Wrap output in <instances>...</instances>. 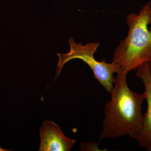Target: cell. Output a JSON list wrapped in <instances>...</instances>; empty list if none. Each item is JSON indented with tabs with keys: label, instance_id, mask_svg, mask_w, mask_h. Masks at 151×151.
<instances>
[{
	"label": "cell",
	"instance_id": "cell-4",
	"mask_svg": "<svg viewBox=\"0 0 151 151\" xmlns=\"http://www.w3.org/2000/svg\"><path fill=\"white\" fill-rule=\"evenodd\" d=\"M40 134L39 151H70L76 142L63 134L58 124L47 119L42 123Z\"/></svg>",
	"mask_w": 151,
	"mask_h": 151
},
{
	"label": "cell",
	"instance_id": "cell-1",
	"mask_svg": "<svg viewBox=\"0 0 151 151\" xmlns=\"http://www.w3.org/2000/svg\"><path fill=\"white\" fill-rule=\"evenodd\" d=\"M128 72L120 68L111 91V99L105 105V118L100 139H116L127 136L138 141L143 130L142 105L145 92L138 94L127 83Z\"/></svg>",
	"mask_w": 151,
	"mask_h": 151
},
{
	"label": "cell",
	"instance_id": "cell-5",
	"mask_svg": "<svg viewBox=\"0 0 151 151\" xmlns=\"http://www.w3.org/2000/svg\"><path fill=\"white\" fill-rule=\"evenodd\" d=\"M136 76L140 78L145 86L147 108L143 116V130L139 140L140 145L148 150L151 147V62H147L137 68Z\"/></svg>",
	"mask_w": 151,
	"mask_h": 151
},
{
	"label": "cell",
	"instance_id": "cell-2",
	"mask_svg": "<svg viewBox=\"0 0 151 151\" xmlns=\"http://www.w3.org/2000/svg\"><path fill=\"white\" fill-rule=\"evenodd\" d=\"M151 2L142 8L139 14L128 15V35L113 53L112 62L128 72L139 65L151 62V31L148 25Z\"/></svg>",
	"mask_w": 151,
	"mask_h": 151
},
{
	"label": "cell",
	"instance_id": "cell-6",
	"mask_svg": "<svg viewBox=\"0 0 151 151\" xmlns=\"http://www.w3.org/2000/svg\"><path fill=\"white\" fill-rule=\"evenodd\" d=\"M149 24L151 25V9L150 13V19H149Z\"/></svg>",
	"mask_w": 151,
	"mask_h": 151
},
{
	"label": "cell",
	"instance_id": "cell-3",
	"mask_svg": "<svg viewBox=\"0 0 151 151\" xmlns=\"http://www.w3.org/2000/svg\"><path fill=\"white\" fill-rule=\"evenodd\" d=\"M70 50L67 53H58V63L56 68L57 77L61 73L63 68L68 61L72 59H79L83 60L91 68L94 78L109 93L113 89L115 78L113 74L117 73L120 68L114 63H107L105 60L97 61L94 57L100 44L89 43L83 45L81 43H76L73 37L68 42Z\"/></svg>",
	"mask_w": 151,
	"mask_h": 151
},
{
	"label": "cell",
	"instance_id": "cell-7",
	"mask_svg": "<svg viewBox=\"0 0 151 151\" xmlns=\"http://www.w3.org/2000/svg\"><path fill=\"white\" fill-rule=\"evenodd\" d=\"M148 150L149 151H151V147L150 148V149H149Z\"/></svg>",
	"mask_w": 151,
	"mask_h": 151
}]
</instances>
